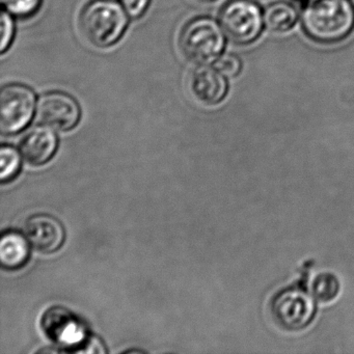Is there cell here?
<instances>
[{
    "label": "cell",
    "mask_w": 354,
    "mask_h": 354,
    "mask_svg": "<svg viewBox=\"0 0 354 354\" xmlns=\"http://www.w3.org/2000/svg\"><path fill=\"white\" fill-rule=\"evenodd\" d=\"M306 36L322 44L345 40L354 28V7L350 0H308L300 14Z\"/></svg>",
    "instance_id": "1"
},
{
    "label": "cell",
    "mask_w": 354,
    "mask_h": 354,
    "mask_svg": "<svg viewBox=\"0 0 354 354\" xmlns=\"http://www.w3.org/2000/svg\"><path fill=\"white\" fill-rule=\"evenodd\" d=\"M129 18L123 6L115 0H94L82 10L80 30L91 44L107 48L125 34Z\"/></svg>",
    "instance_id": "2"
},
{
    "label": "cell",
    "mask_w": 354,
    "mask_h": 354,
    "mask_svg": "<svg viewBox=\"0 0 354 354\" xmlns=\"http://www.w3.org/2000/svg\"><path fill=\"white\" fill-rule=\"evenodd\" d=\"M225 32L219 22L201 17L186 24L180 36V47L184 57L198 66L212 65L223 55Z\"/></svg>",
    "instance_id": "3"
},
{
    "label": "cell",
    "mask_w": 354,
    "mask_h": 354,
    "mask_svg": "<svg viewBox=\"0 0 354 354\" xmlns=\"http://www.w3.org/2000/svg\"><path fill=\"white\" fill-rule=\"evenodd\" d=\"M219 24L232 42L252 44L265 28L264 12L254 0H230L221 10Z\"/></svg>",
    "instance_id": "4"
},
{
    "label": "cell",
    "mask_w": 354,
    "mask_h": 354,
    "mask_svg": "<svg viewBox=\"0 0 354 354\" xmlns=\"http://www.w3.org/2000/svg\"><path fill=\"white\" fill-rule=\"evenodd\" d=\"M36 95L24 84L3 86L0 93V129L3 134L21 131L37 111Z\"/></svg>",
    "instance_id": "5"
},
{
    "label": "cell",
    "mask_w": 354,
    "mask_h": 354,
    "mask_svg": "<svg viewBox=\"0 0 354 354\" xmlns=\"http://www.w3.org/2000/svg\"><path fill=\"white\" fill-rule=\"evenodd\" d=\"M275 321L288 330H301L316 315L314 296L300 288H288L279 292L271 304Z\"/></svg>",
    "instance_id": "6"
},
{
    "label": "cell",
    "mask_w": 354,
    "mask_h": 354,
    "mask_svg": "<svg viewBox=\"0 0 354 354\" xmlns=\"http://www.w3.org/2000/svg\"><path fill=\"white\" fill-rule=\"evenodd\" d=\"M37 119L51 129L68 131L80 122V107L77 101L66 93H47L37 105Z\"/></svg>",
    "instance_id": "7"
},
{
    "label": "cell",
    "mask_w": 354,
    "mask_h": 354,
    "mask_svg": "<svg viewBox=\"0 0 354 354\" xmlns=\"http://www.w3.org/2000/svg\"><path fill=\"white\" fill-rule=\"evenodd\" d=\"M41 324L51 341L63 347L74 348L73 351L88 337L82 323L70 310L61 306L49 308Z\"/></svg>",
    "instance_id": "8"
},
{
    "label": "cell",
    "mask_w": 354,
    "mask_h": 354,
    "mask_svg": "<svg viewBox=\"0 0 354 354\" xmlns=\"http://www.w3.org/2000/svg\"><path fill=\"white\" fill-rule=\"evenodd\" d=\"M26 238L35 250L45 254L57 252L65 240V230L55 217L48 214H36L24 225Z\"/></svg>",
    "instance_id": "9"
},
{
    "label": "cell",
    "mask_w": 354,
    "mask_h": 354,
    "mask_svg": "<svg viewBox=\"0 0 354 354\" xmlns=\"http://www.w3.org/2000/svg\"><path fill=\"white\" fill-rule=\"evenodd\" d=\"M192 94L200 102L216 105L227 94V80L223 74L211 65L198 66L190 77Z\"/></svg>",
    "instance_id": "10"
},
{
    "label": "cell",
    "mask_w": 354,
    "mask_h": 354,
    "mask_svg": "<svg viewBox=\"0 0 354 354\" xmlns=\"http://www.w3.org/2000/svg\"><path fill=\"white\" fill-rule=\"evenodd\" d=\"M53 130L47 126H38L24 136L20 151L28 163L38 167L50 160L57 147V136Z\"/></svg>",
    "instance_id": "11"
},
{
    "label": "cell",
    "mask_w": 354,
    "mask_h": 354,
    "mask_svg": "<svg viewBox=\"0 0 354 354\" xmlns=\"http://www.w3.org/2000/svg\"><path fill=\"white\" fill-rule=\"evenodd\" d=\"M299 13L295 6L287 1L271 3L264 11V26L273 34H286L295 28Z\"/></svg>",
    "instance_id": "12"
},
{
    "label": "cell",
    "mask_w": 354,
    "mask_h": 354,
    "mask_svg": "<svg viewBox=\"0 0 354 354\" xmlns=\"http://www.w3.org/2000/svg\"><path fill=\"white\" fill-rule=\"evenodd\" d=\"M30 256V248L24 236L16 232L3 234L0 241V262L7 269L24 266Z\"/></svg>",
    "instance_id": "13"
},
{
    "label": "cell",
    "mask_w": 354,
    "mask_h": 354,
    "mask_svg": "<svg viewBox=\"0 0 354 354\" xmlns=\"http://www.w3.org/2000/svg\"><path fill=\"white\" fill-rule=\"evenodd\" d=\"M341 291L339 279L330 272H322L317 275L310 286V292L318 301L331 302Z\"/></svg>",
    "instance_id": "14"
},
{
    "label": "cell",
    "mask_w": 354,
    "mask_h": 354,
    "mask_svg": "<svg viewBox=\"0 0 354 354\" xmlns=\"http://www.w3.org/2000/svg\"><path fill=\"white\" fill-rule=\"evenodd\" d=\"M20 169V158L17 151L12 147L3 146L0 150V179L11 181Z\"/></svg>",
    "instance_id": "15"
},
{
    "label": "cell",
    "mask_w": 354,
    "mask_h": 354,
    "mask_svg": "<svg viewBox=\"0 0 354 354\" xmlns=\"http://www.w3.org/2000/svg\"><path fill=\"white\" fill-rule=\"evenodd\" d=\"M8 13L18 18H30L40 10L42 0H3Z\"/></svg>",
    "instance_id": "16"
},
{
    "label": "cell",
    "mask_w": 354,
    "mask_h": 354,
    "mask_svg": "<svg viewBox=\"0 0 354 354\" xmlns=\"http://www.w3.org/2000/svg\"><path fill=\"white\" fill-rule=\"evenodd\" d=\"M215 68L227 78H234L239 75L242 70V62L237 55L232 53L221 55L215 62Z\"/></svg>",
    "instance_id": "17"
},
{
    "label": "cell",
    "mask_w": 354,
    "mask_h": 354,
    "mask_svg": "<svg viewBox=\"0 0 354 354\" xmlns=\"http://www.w3.org/2000/svg\"><path fill=\"white\" fill-rule=\"evenodd\" d=\"M14 36H15V24L13 18L11 14L3 11L1 15V44H0L1 53H5L10 48L13 42Z\"/></svg>",
    "instance_id": "18"
},
{
    "label": "cell",
    "mask_w": 354,
    "mask_h": 354,
    "mask_svg": "<svg viewBox=\"0 0 354 354\" xmlns=\"http://www.w3.org/2000/svg\"><path fill=\"white\" fill-rule=\"evenodd\" d=\"M150 3L151 0H122V6L132 19L142 17L148 10Z\"/></svg>",
    "instance_id": "19"
},
{
    "label": "cell",
    "mask_w": 354,
    "mask_h": 354,
    "mask_svg": "<svg viewBox=\"0 0 354 354\" xmlns=\"http://www.w3.org/2000/svg\"><path fill=\"white\" fill-rule=\"evenodd\" d=\"M76 352H84V353H105L106 349L101 343L100 339L96 337H86L84 343L77 348Z\"/></svg>",
    "instance_id": "20"
},
{
    "label": "cell",
    "mask_w": 354,
    "mask_h": 354,
    "mask_svg": "<svg viewBox=\"0 0 354 354\" xmlns=\"http://www.w3.org/2000/svg\"><path fill=\"white\" fill-rule=\"evenodd\" d=\"M200 1H203V3H210V1H214V0H200Z\"/></svg>",
    "instance_id": "21"
},
{
    "label": "cell",
    "mask_w": 354,
    "mask_h": 354,
    "mask_svg": "<svg viewBox=\"0 0 354 354\" xmlns=\"http://www.w3.org/2000/svg\"><path fill=\"white\" fill-rule=\"evenodd\" d=\"M306 1H308V0H306Z\"/></svg>",
    "instance_id": "22"
}]
</instances>
